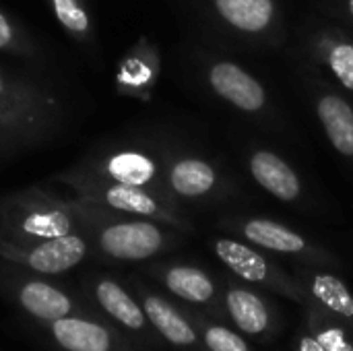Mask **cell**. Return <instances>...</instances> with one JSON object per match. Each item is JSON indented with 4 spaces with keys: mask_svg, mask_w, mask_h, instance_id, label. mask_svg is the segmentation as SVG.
Masks as SVG:
<instances>
[{
    "mask_svg": "<svg viewBox=\"0 0 353 351\" xmlns=\"http://www.w3.org/2000/svg\"><path fill=\"white\" fill-rule=\"evenodd\" d=\"M66 120L64 99L0 64V153L48 143Z\"/></svg>",
    "mask_w": 353,
    "mask_h": 351,
    "instance_id": "cell-1",
    "label": "cell"
},
{
    "mask_svg": "<svg viewBox=\"0 0 353 351\" xmlns=\"http://www.w3.org/2000/svg\"><path fill=\"white\" fill-rule=\"evenodd\" d=\"M81 232L91 244V252L120 263H141L159 257L178 244V230L143 217L122 215L101 205L70 199Z\"/></svg>",
    "mask_w": 353,
    "mask_h": 351,
    "instance_id": "cell-2",
    "label": "cell"
},
{
    "mask_svg": "<svg viewBox=\"0 0 353 351\" xmlns=\"http://www.w3.org/2000/svg\"><path fill=\"white\" fill-rule=\"evenodd\" d=\"M81 232L70 199L41 186H27L0 197V238L35 242Z\"/></svg>",
    "mask_w": 353,
    "mask_h": 351,
    "instance_id": "cell-3",
    "label": "cell"
},
{
    "mask_svg": "<svg viewBox=\"0 0 353 351\" xmlns=\"http://www.w3.org/2000/svg\"><path fill=\"white\" fill-rule=\"evenodd\" d=\"M56 180L64 182L74 192V197L81 201L101 205V207L122 213V215L153 219V221L165 223L182 234L194 232V228H192L190 219L184 215L180 203L170 201V199H165L157 192H151L147 188L95 178V176L79 172L77 168H70V170L58 174Z\"/></svg>",
    "mask_w": 353,
    "mask_h": 351,
    "instance_id": "cell-4",
    "label": "cell"
},
{
    "mask_svg": "<svg viewBox=\"0 0 353 351\" xmlns=\"http://www.w3.org/2000/svg\"><path fill=\"white\" fill-rule=\"evenodd\" d=\"M77 170L110 182L147 188L170 201H176L165 184V157L145 147H114L99 151L85 157Z\"/></svg>",
    "mask_w": 353,
    "mask_h": 351,
    "instance_id": "cell-5",
    "label": "cell"
},
{
    "mask_svg": "<svg viewBox=\"0 0 353 351\" xmlns=\"http://www.w3.org/2000/svg\"><path fill=\"white\" fill-rule=\"evenodd\" d=\"M91 254V244L83 232L35 242H10L0 238V259L25 271L52 277L79 267Z\"/></svg>",
    "mask_w": 353,
    "mask_h": 351,
    "instance_id": "cell-6",
    "label": "cell"
},
{
    "mask_svg": "<svg viewBox=\"0 0 353 351\" xmlns=\"http://www.w3.org/2000/svg\"><path fill=\"white\" fill-rule=\"evenodd\" d=\"M83 296L108 323L118 327L126 337H137L143 345H151L155 331L139 302L137 294L122 285L112 275L95 273L83 283Z\"/></svg>",
    "mask_w": 353,
    "mask_h": 351,
    "instance_id": "cell-7",
    "label": "cell"
},
{
    "mask_svg": "<svg viewBox=\"0 0 353 351\" xmlns=\"http://www.w3.org/2000/svg\"><path fill=\"white\" fill-rule=\"evenodd\" d=\"M213 252L215 257L240 279L254 283V285H263L271 292L283 294L294 302L300 304H312L308 292L302 288V283L298 279L288 277V273L275 265L271 259H267L261 250H256V246L246 244L242 240H234V238H217L213 240Z\"/></svg>",
    "mask_w": 353,
    "mask_h": 351,
    "instance_id": "cell-8",
    "label": "cell"
},
{
    "mask_svg": "<svg viewBox=\"0 0 353 351\" xmlns=\"http://www.w3.org/2000/svg\"><path fill=\"white\" fill-rule=\"evenodd\" d=\"M2 290L10 296V300L33 321L39 325H50L54 321L74 317V314H89L83 302L72 298L64 288L50 283L41 277L31 275H6L0 279Z\"/></svg>",
    "mask_w": 353,
    "mask_h": 351,
    "instance_id": "cell-9",
    "label": "cell"
},
{
    "mask_svg": "<svg viewBox=\"0 0 353 351\" xmlns=\"http://www.w3.org/2000/svg\"><path fill=\"white\" fill-rule=\"evenodd\" d=\"M225 228L256 248L296 257L310 265H337L335 257L314 246L306 236L269 217H232L225 221Z\"/></svg>",
    "mask_w": 353,
    "mask_h": 351,
    "instance_id": "cell-10",
    "label": "cell"
},
{
    "mask_svg": "<svg viewBox=\"0 0 353 351\" xmlns=\"http://www.w3.org/2000/svg\"><path fill=\"white\" fill-rule=\"evenodd\" d=\"M41 327L60 351H137L118 327L97 312L66 317Z\"/></svg>",
    "mask_w": 353,
    "mask_h": 351,
    "instance_id": "cell-11",
    "label": "cell"
},
{
    "mask_svg": "<svg viewBox=\"0 0 353 351\" xmlns=\"http://www.w3.org/2000/svg\"><path fill=\"white\" fill-rule=\"evenodd\" d=\"M165 184L178 203L209 201L228 188L223 172L215 163L188 153L165 155Z\"/></svg>",
    "mask_w": 353,
    "mask_h": 351,
    "instance_id": "cell-12",
    "label": "cell"
},
{
    "mask_svg": "<svg viewBox=\"0 0 353 351\" xmlns=\"http://www.w3.org/2000/svg\"><path fill=\"white\" fill-rule=\"evenodd\" d=\"M159 77L161 52L149 37H141L120 58L114 74V89L118 95L151 101Z\"/></svg>",
    "mask_w": 353,
    "mask_h": 351,
    "instance_id": "cell-13",
    "label": "cell"
},
{
    "mask_svg": "<svg viewBox=\"0 0 353 351\" xmlns=\"http://www.w3.org/2000/svg\"><path fill=\"white\" fill-rule=\"evenodd\" d=\"M209 89L230 106L246 114H259L269 106L265 85L254 79L240 64L230 60H215L207 66Z\"/></svg>",
    "mask_w": 353,
    "mask_h": 351,
    "instance_id": "cell-14",
    "label": "cell"
},
{
    "mask_svg": "<svg viewBox=\"0 0 353 351\" xmlns=\"http://www.w3.org/2000/svg\"><path fill=\"white\" fill-rule=\"evenodd\" d=\"M134 294L139 302L143 304V310L157 333L165 343L178 348V350H190L199 345V331L190 323V319L168 298L151 292L143 283L134 281Z\"/></svg>",
    "mask_w": 353,
    "mask_h": 351,
    "instance_id": "cell-15",
    "label": "cell"
},
{
    "mask_svg": "<svg viewBox=\"0 0 353 351\" xmlns=\"http://www.w3.org/2000/svg\"><path fill=\"white\" fill-rule=\"evenodd\" d=\"M248 170L254 182L283 203L300 201L304 188L298 172L271 149H254L248 155Z\"/></svg>",
    "mask_w": 353,
    "mask_h": 351,
    "instance_id": "cell-16",
    "label": "cell"
},
{
    "mask_svg": "<svg viewBox=\"0 0 353 351\" xmlns=\"http://www.w3.org/2000/svg\"><path fill=\"white\" fill-rule=\"evenodd\" d=\"M149 273L172 296L180 298L186 304L207 306L217 296V288H215L213 277L201 267L186 265V263H165V265L151 267Z\"/></svg>",
    "mask_w": 353,
    "mask_h": 351,
    "instance_id": "cell-17",
    "label": "cell"
},
{
    "mask_svg": "<svg viewBox=\"0 0 353 351\" xmlns=\"http://www.w3.org/2000/svg\"><path fill=\"white\" fill-rule=\"evenodd\" d=\"M314 110L333 149L353 159V108L337 91L319 89L314 93Z\"/></svg>",
    "mask_w": 353,
    "mask_h": 351,
    "instance_id": "cell-18",
    "label": "cell"
},
{
    "mask_svg": "<svg viewBox=\"0 0 353 351\" xmlns=\"http://www.w3.org/2000/svg\"><path fill=\"white\" fill-rule=\"evenodd\" d=\"M219 19L246 35L269 33L279 19L275 0H213Z\"/></svg>",
    "mask_w": 353,
    "mask_h": 351,
    "instance_id": "cell-19",
    "label": "cell"
},
{
    "mask_svg": "<svg viewBox=\"0 0 353 351\" xmlns=\"http://www.w3.org/2000/svg\"><path fill=\"white\" fill-rule=\"evenodd\" d=\"M298 281L308 292L314 304H319L323 310H327L337 321H343L353 329V294L343 283V279L333 273L304 269L300 271Z\"/></svg>",
    "mask_w": 353,
    "mask_h": 351,
    "instance_id": "cell-20",
    "label": "cell"
},
{
    "mask_svg": "<svg viewBox=\"0 0 353 351\" xmlns=\"http://www.w3.org/2000/svg\"><path fill=\"white\" fill-rule=\"evenodd\" d=\"M225 310L240 333L261 337L271 329V312L267 302L244 285H230L225 292Z\"/></svg>",
    "mask_w": 353,
    "mask_h": 351,
    "instance_id": "cell-21",
    "label": "cell"
},
{
    "mask_svg": "<svg viewBox=\"0 0 353 351\" xmlns=\"http://www.w3.org/2000/svg\"><path fill=\"white\" fill-rule=\"evenodd\" d=\"M312 52L347 91H353V39L345 31L325 29L316 33Z\"/></svg>",
    "mask_w": 353,
    "mask_h": 351,
    "instance_id": "cell-22",
    "label": "cell"
},
{
    "mask_svg": "<svg viewBox=\"0 0 353 351\" xmlns=\"http://www.w3.org/2000/svg\"><path fill=\"white\" fill-rule=\"evenodd\" d=\"M52 14L58 25L77 41L89 43L95 39L93 19L85 4V0H48Z\"/></svg>",
    "mask_w": 353,
    "mask_h": 351,
    "instance_id": "cell-23",
    "label": "cell"
},
{
    "mask_svg": "<svg viewBox=\"0 0 353 351\" xmlns=\"http://www.w3.org/2000/svg\"><path fill=\"white\" fill-rule=\"evenodd\" d=\"M310 308V325L308 331L323 343L327 351H353V339L343 329V325L337 323L333 314L323 310L319 304H308Z\"/></svg>",
    "mask_w": 353,
    "mask_h": 351,
    "instance_id": "cell-24",
    "label": "cell"
},
{
    "mask_svg": "<svg viewBox=\"0 0 353 351\" xmlns=\"http://www.w3.org/2000/svg\"><path fill=\"white\" fill-rule=\"evenodd\" d=\"M0 52L21 58H35L39 54L31 35L2 8H0Z\"/></svg>",
    "mask_w": 353,
    "mask_h": 351,
    "instance_id": "cell-25",
    "label": "cell"
},
{
    "mask_svg": "<svg viewBox=\"0 0 353 351\" xmlns=\"http://www.w3.org/2000/svg\"><path fill=\"white\" fill-rule=\"evenodd\" d=\"M201 337L207 351H250L246 339L240 333L223 325L201 323Z\"/></svg>",
    "mask_w": 353,
    "mask_h": 351,
    "instance_id": "cell-26",
    "label": "cell"
},
{
    "mask_svg": "<svg viewBox=\"0 0 353 351\" xmlns=\"http://www.w3.org/2000/svg\"><path fill=\"white\" fill-rule=\"evenodd\" d=\"M296 351H327L323 348V343L306 329L298 335L296 339Z\"/></svg>",
    "mask_w": 353,
    "mask_h": 351,
    "instance_id": "cell-27",
    "label": "cell"
},
{
    "mask_svg": "<svg viewBox=\"0 0 353 351\" xmlns=\"http://www.w3.org/2000/svg\"><path fill=\"white\" fill-rule=\"evenodd\" d=\"M347 12H350V17L353 19V0H347Z\"/></svg>",
    "mask_w": 353,
    "mask_h": 351,
    "instance_id": "cell-28",
    "label": "cell"
}]
</instances>
